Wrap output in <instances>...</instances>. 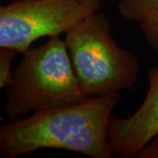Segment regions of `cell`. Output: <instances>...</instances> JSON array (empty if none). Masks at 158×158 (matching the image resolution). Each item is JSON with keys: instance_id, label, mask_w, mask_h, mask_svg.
<instances>
[{"instance_id": "obj_3", "label": "cell", "mask_w": 158, "mask_h": 158, "mask_svg": "<svg viewBox=\"0 0 158 158\" xmlns=\"http://www.w3.org/2000/svg\"><path fill=\"white\" fill-rule=\"evenodd\" d=\"M63 40L81 89L88 98L118 92L138 79L137 58L116 43L110 22L99 10L69 29Z\"/></svg>"}, {"instance_id": "obj_9", "label": "cell", "mask_w": 158, "mask_h": 158, "mask_svg": "<svg viewBox=\"0 0 158 158\" xmlns=\"http://www.w3.org/2000/svg\"><path fill=\"white\" fill-rule=\"evenodd\" d=\"M136 158H158V134L135 155Z\"/></svg>"}, {"instance_id": "obj_7", "label": "cell", "mask_w": 158, "mask_h": 158, "mask_svg": "<svg viewBox=\"0 0 158 158\" xmlns=\"http://www.w3.org/2000/svg\"><path fill=\"white\" fill-rule=\"evenodd\" d=\"M139 23L144 39L158 56V10L148 13Z\"/></svg>"}, {"instance_id": "obj_1", "label": "cell", "mask_w": 158, "mask_h": 158, "mask_svg": "<svg viewBox=\"0 0 158 158\" xmlns=\"http://www.w3.org/2000/svg\"><path fill=\"white\" fill-rule=\"evenodd\" d=\"M118 92L46 108L0 127V156L16 158L42 148L77 152L92 158H111L108 127L119 101Z\"/></svg>"}, {"instance_id": "obj_4", "label": "cell", "mask_w": 158, "mask_h": 158, "mask_svg": "<svg viewBox=\"0 0 158 158\" xmlns=\"http://www.w3.org/2000/svg\"><path fill=\"white\" fill-rule=\"evenodd\" d=\"M100 0H14L0 8V47L25 53L40 38L56 37L98 11Z\"/></svg>"}, {"instance_id": "obj_8", "label": "cell", "mask_w": 158, "mask_h": 158, "mask_svg": "<svg viewBox=\"0 0 158 158\" xmlns=\"http://www.w3.org/2000/svg\"><path fill=\"white\" fill-rule=\"evenodd\" d=\"M18 51L10 48L0 47V88H6L11 81L13 70L11 64Z\"/></svg>"}, {"instance_id": "obj_2", "label": "cell", "mask_w": 158, "mask_h": 158, "mask_svg": "<svg viewBox=\"0 0 158 158\" xmlns=\"http://www.w3.org/2000/svg\"><path fill=\"white\" fill-rule=\"evenodd\" d=\"M6 93L3 113L9 120L88 98L74 72L65 42L59 36L23 53Z\"/></svg>"}, {"instance_id": "obj_6", "label": "cell", "mask_w": 158, "mask_h": 158, "mask_svg": "<svg viewBox=\"0 0 158 158\" xmlns=\"http://www.w3.org/2000/svg\"><path fill=\"white\" fill-rule=\"evenodd\" d=\"M118 8L124 19L140 22L148 13L158 10V0H121Z\"/></svg>"}, {"instance_id": "obj_5", "label": "cell", "mask_w": 158, "mask_h": 158, "mask_svg": "<svg viewBox=\"0 0 158 158\" xmlns=\"http://www.w3.org/2000/svg\"><path fill=\"white\" fill-rule=\"evenodd\" d=\"M158 134V66L148 73V89L140 107L128 117L112 114L108 137L113 156L135 157Z\"/></svg>"}]
</instances>
